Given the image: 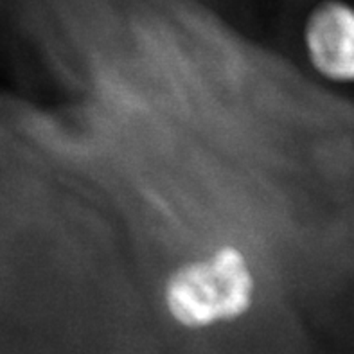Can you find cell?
<instances>
[{"label": "cell", "mask_w": 354, "mask_h": 354, "mask_svg": "<svg viewBox=\"0 0 354 354\" xmlns=\"http://www.w3.org/2000/svg\"><path fill=\"white\" fill-rule=\"evenodd\" d=\"M306 58L320 77L338 85H354V4L349 0H320L302 26Z\"/></svg>", "instance_id": "7a4b0ae2"}, {"label": "cell", "mask_w": 354, "mask_h": 354, "mask_svg": "<svg viewBox=\"0 0 354 354\" xmlns=\"http://www.w3.org/2000/svg\"><path fill=\"white\" fill-rule=\"evenodd\" d=\"M257 279L247 254L220 245L207 256L176 266L164 283V306L178 326L211 328L247 315L256 301Z\"/></svg>", "instance_id": "6da1fadb"}]
</instances>
